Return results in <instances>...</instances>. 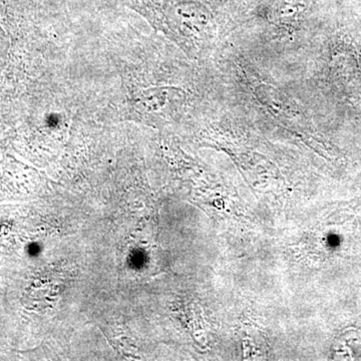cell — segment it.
<instances>
[{
    "label": "cell",
    "mask_w": 361,
    "mask_h": 361,
    "mask_svg": "<svg viewBox=\"0 0 361 361\" xmlns=\"http://www.w3.org/2000/svg\"><path fill=\"white\" fill-rule=\"evenodd\" d=\"M165 32H200L208 11L198 0H121Z\"/></svg>",
    "instance_id": "obj_1"
}]
</instances>
